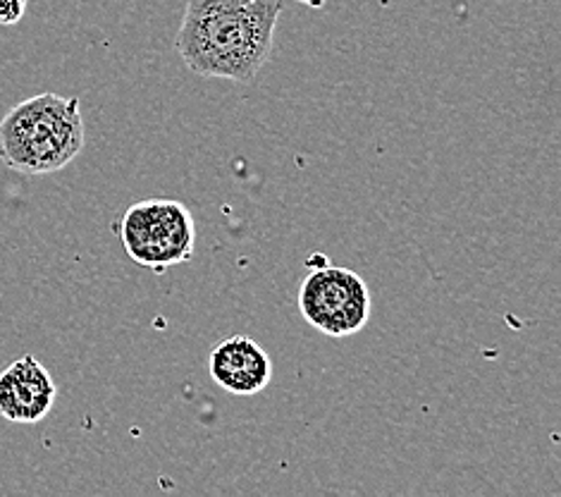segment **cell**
I'll return each mask as SVG.
<instances>
[{
	"label": "cell",
	"instance_id": "obj_6",
	"mask_svg": "<svg viewBox=\"0 0 561 497\" xmlns=\"http://www.w3.org/2000/svg\"><path fill=\"white\" fill-rule=\"evenodd\" d=\"M208 371L210 379L222 389L239 397L256 395L273 381V361L268 352L244 335H234V338L213 347Z\"/></svg>",
	"mask_w": 561,
	"mask_h": 497
},
{
	"label": "cell",
	"instance_id": "obj_1",
	"mask_svg": "<svg viewBox=\"0 0 561 497\" xmlns=\"http://www.w3.org/2000/svg\"><path fill=\"white\" fill-rule=\"evenodd\" d=\"M279 0H190L175 48L198 77L249 84L268 63Z\"/></svg>",
	"mask_w": 561,
	"mask_h": 497
},
{
	"label": "cell",
	"instance_id": "obj_7",
	"mask_svg": "<svg viewBox=\"0 0 561 497\" xmlns=\"http://www.w3.org/2000/svg\"><path fill=\"white\" fill-rule=\"evenodd\" d=\"M26 0H0V26H12L24 18Z\"/></svg>",
	"mask_w": 561,
	"mask_h": 497
},
{
	"label": "cell",
	"instance_id": "obj_4",
	"mask_svg": "<svg viewBox=\"0 0 561 497\" xmlns=\"http://www.w3.org/2000/svg\"><path fill=\"white\" fill-rule=\"evenodd\" d=\"M301 316L328 338H350L370 318V292L350 268L323 266L311 271L299 290Z\"/></svg>",
	"mask_w": 561,
	"mask_h": 497
},
{
	"label": "cell",
	"instance_id": "obj_5",
	"mask_svg": "<svg viewBox=\"0 0 561 497\" xmlns=\"http://www.w3.org/2000/svg\"><path fill=\"white\" fill-rule=\"evenodd\" d=\"M58 385L36 357L26 354L0 373V416L10 423H38L50 414Z\"/></svg>",
	"mask_w": 561,
	"mask_h": 497
},
{
	"label": "cell",
	"instance_id": "obj_2",
	"mask_svg": "<svg viewBox=\"0 0 561 497\" xmlns=\"http://www.w3.org/2000/svg\"><path fill=\"white\" fill-rule=\"evenodd\" d=\"M84 139L79 99L38 93L0 120V160L22 174H50L82 154Z\"/></svg>",
	"mask_w": 561,
	"mask_h": 497
},
{
	"label": "cell",
	"instance_id": "obj_3",
	"mask_svg": "<svg viewBox=\"0 0 561 497\" xmlns=\"http://www.w3.org/2000/svg\"><path fill=\"white\" fill-rule=\"evenodd\" d=\"M127 257L163 273L172 266L186 263L196 249L194 216L180 201L146 199L131 204L117 227Z\"/></svg>",
	"mask_w": 561,
	"mask_h": 497
},
{
	"label": "cell",
	"instance_id": "obj_8",
	"mask_svg": "<svg viewBox=\"0 0 561 497\" xmlns=\"http://www.w3.org/2000/svg\"><path fill=\"white\" fill-rule=\"evenodd\" d=\"M299 3H304V5H309V8H313V10H320L325 5V0H299Z\"/></svg>",
	"mask_w": 561,
	"mask_h": 497
}]
</instances>
